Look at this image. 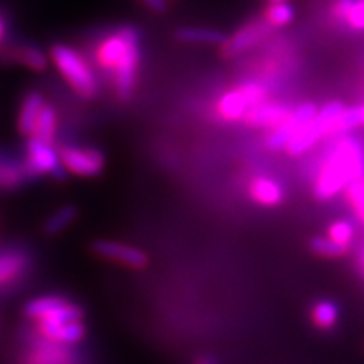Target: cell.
<instances>
[{
	"instance_id": "cb8c5ba5",
	"label": "cell",
	"mask_w": 364,
	"mask_h": 364,
	"mask_svg": "<svg viewBox=\"0 0 364 364\" xmlns=\"http://www.w3.org/2000/svg\"><path fill=\"white\" fill-rule=\"evenodd\" d=\"M56 344L54 348H44V349H36L33 356L27 359L29 364H73L70 354L63 349H59Z\"/></svg>"
},
{
	"instance_id": "83f0119b",
	"label": "cell",
	"mask_w": 364,
	"mask_h": 364,
	"mask_svg": "<svg viewBox=\"0 0 364 364\" xmlns=\"http://www.w3.org/2000/svg\"><path fill=\"white\" fill-rule=\"evenodd\" d=\"M22 177H24V172L19 167L0 164V186H16L22 181Z\"/></svg>"
},
{
	"instance_id": "e0dca14e",
	"label": "cell",
	"mask_w": 364,
	"mask_h": 364,
	"mask_svg": "<svg viewBox=\"0 0 364 364\" xmlns=\"http://www.w3.org/2000/svg\"><path fill=\"white\" fill-rule=\"evenodd\" d=\"M14 56H16V59L21 63V65L27 66L33 71H44L49 65V59H51L48 53H44L43 49H39L38 46H31V44L17 48L16 53H14Z\"/></svg>"
},
{
	"instance_id": "277c9868",
	"label": "cell",
	"mask_w": 364,
	"mask_h": 364,
	"mask_svg": "<svg viewBox=\"0 0 364 364\" xmlns=\"http://www.w3.org/2000/svg\"><path fill=\"white\" fill-rule=\"evenodd\" d=\"M344 110V103L338 102V100L326 103L324 107L318 108L316 118H314L311 124L295 136L292 142L287 145V152L294 157L302 156V154H306L309 149H312L318 140L324 139L326 135L338 132L339 120L341 117H343Z\"/></svg>"
},
{
	"instance_id": "4316f807",
	"label": "cell",
	"mask_w": 364,
	"mask_h": 364,
	"mask_svg": "<svg viewBox=\"0 0 364 364\" xmlns=\"http://www.w3.org/2000/svg\"><path fill=\"white\" fill-rule=\"evenodd\" d=\"M346 196H348L354 213H356L364 225V177L349 184L348 189H346Z\"/></svg>"
},
{
	"instance_id": "f1b7e54d",
	"label": "cell",
	"mask_w": 364,
	"mask_h": 364,
	"mask_svg": "<svg viewBox=\"0 0 364 364\" xmlns=\"http://www.w3.org/2000/svg\"><path fill=\"white\" fill-rule=\"evenodd\" d=\"M346 22H348L354 31H364V0H358V4L353 7V11L349 12Z\"/></svg>"
},
{
	"instance_id": "e575fe53",
	"label": "cell",
	"mask_w": 364,
	"mask_h": 364,
	"mask_svg": "<svg viewBox=\"0 0 364 364\" xmlns=\"http://www.w3.org/2000/svg\"><path fill=\"white\" fill-rule=\"evenodd\" d=\"M363 265H364V253H363Z\"/></svg>"
},
{
	"instance_id": "d4e9b609",
	"label": "cell",
	"mask_w": 364,
	"mask_h": 364,
	"mask_svg": "<svg viewBox=\"0 0 364 364\" xmlns=\"http://www.w3.org/2000/svg\"><path fill=\"white\" fill-rule=\"evenodd\" d=\"M327 236L331 240H334L336 243L351 248V243L354 240V226L346 220H338L331 223L329 228H327Z\"/></svg>"
},
{
	"instance_id": "3957f363",
	"label": "cell",
	"mask_w": 364,
	"mask_h": 364,
	"mask_svg": "<svg viewBox=\"0 0 364 364\" xmlns=\"http://www.w3.org/2000/svg\"><path fill=\"white\" fill-rule=\"evenodd\" d=\"M49 58H51L53 65L56 70L61 73L66 83L71 86L78 97L83 100H93L98 95V81L95 73L91 71L88 63L85 58L73 49L71 46L56 43L49 49Z\"/></svg>"
},
{
	"instance_id": "603a6c76",
	"label": "cell",
	"mask_w": 364,
	"mask_h": 364,
	"mask_svg": "<svg viewBox=\"0 0 364 364\" xmlns=\"http://www.w3.org/2000/svg\"><path fill=\"white\" fill-rule=\"evenodd\" d=\"M311 250L316 255H318V257L326 258H339L349 252L348 247L336 243L329 236H314L311 240Z\"/></svg>"
},
{
	"instance_id": "9a60e30c",
	"label": "cell",
	"mask_w": 364,
	"mask_h": 364,
	"mask_svg": "<svg viewBox=\"0 0 364 364\" xmlns=\"http://www.w3.org/2000/svg\"><path fill=\"white\" fill-rule=\"evenodd\" d=\"M250 196H252L253 201L262 204V206L273 208L284 201L285 193L279 182L270 179V177H257L250 184Z\"/></svg>"
},
{
	"instance_id": "5bb4252c",
	"label": "cell",
	"mask_w": 364,
	"mask_h": 364,
	"mask_svg": "<svg viewBox=\"0 0 364 364\" xmlns=\"http://www.w3.org/2000/svg\"><path fill=\"white\" fill-rule=\"evenodd\" d=\"M46 107L43 93L39 91H29L21 103L19 117H17V129L24 136H33L36 125Z\"/></svg>"
},
{
	"instance_id": "d6986e66",
	"label": "cell",
	"mask_w": 364,
	"mask_h": 364,
	"mask_svg": "<svg viewBox=\"0 0 364 364\" xmlns=\"http://www.w3.org/2000/svg\"><path fill=\"white\" fill-rule=\"evenodd\" d=\"M312 321L318 329H332L339 321V307L331 300H321L312 309Z\"/></svg>"
},
{
	"instance_id": "7402d4cb",
	"label": "cell",
	"mask_w": 364,
	"mask_h": 364,
	"mask_svg": "<svg viewBox=\"0 0 364 364\" xmlns=\"http://www.w3.org/2000/svg\"><path fill=\"white\" fill-rule=\"evenodd\" d=\"M78 216V211H76L75 206H63L59 208L54 215L46 221L44 231L48 235H58L61 233L63 230H66L68 226L71 225L73 221Z\"/></svg>"
},
{
	"instance_id": "7a4b0ae2",
	"label": "cell",
	"mask_w": 364,
	"mask_h": 364,
	"mask_svg": "<svg viewBox=\"0 0 364 364\" xmlns=\"http://www.w3.org/2000/svg\"><path fill=\"white\" fill-rule=\"evenodd\" d=\"M364 177V150L354 139H343L327 156L316 181L314 194L321 201H329L349 184Z\"/></svg>"
},
{
	"instance_id": "7c38bea8",
	"label": "cell",
	"mask_w": 364,
	"mask_h": 364,
	"mask_svg": "<svg viewBox=\"0 0 364 364\" xmlns=\"http://www.w3.org/2000/svg\"><path fill=\"white\" fill-rule=\"evenodd\" d=\"M290 110L289 107L284 103L279 102H262L258 103L257 107H253L247 115H245L243 120L247 122L248 125L257 127V129H277L289 118Z\"/></svg>"
},
{
	"instance_id": "ffe728a7",
	"label": "cell",
	"mask_w": 364,
	"mask_h": 364,
	"mask_svg": "<svg viewBox=\"0 0 364 364\" xmlns=\"http://www.w3.org/2000/svg\"><path fill=\"white\" fill-rule=\"evenodd\" d=\"M56 127H58V113L56 108L53 105L46 103L43 113H41L38 125H36L34 135L36 139L44 140V142L53 144L54 142V135H56Z\"/></svg>"
},
{
	"instance_id": "30bf717a",
	"label": "cell",
	"mask_w": 364,
	"mask_h": 364,
	"mask_svg": "<svg viewBox=\"0 0 364 364\" xmlns=\"http://www.w3.org/2000/svg\"><path fill=\"white\" fill-rule=\"evenodd\" d=\"M273 27L268 24L265 19H255L250 21L243 27H240L233 36L226 39V43L221 46L223 56L225 58H235L240 56L241 53L248 51L257 46L260 41H263L270 34Z\"/></svg>"
},
{
	"instance_id": "6da1fadb",
	"label": "cell",
	"mask_w": 364,
	"mask_h": 364,
	"mask_svg": "<svg viewBox=\"0 0 364 364\" xmlns=\"http://www.w3.org/2000/svg\"><path fill=\"white\" fill-rule=\"evenodd\" d=\"M140 41L136 27L120 26L100 44L97 51L98 65L112 71L115 93L122 102H130L135 93L142 59Z\"/></svg>"
},
{
	"instance_id": "8fae6325",
	"label": "cell",
	"mask_w": 364,
	"mask_h": 364,
	"mask_svg": "<svg viewBox=\"0 0 364 364\" xmlns=\"http://www.w3.org/2000/svg\"><path fill=\"white\" fill-rule=\"evenodd\" d=\"M95 253H98L100 257L107 258V260L122 263V265L130 267V268H144L147 265L149 258L145 252L140 248L130 247V245L118 243V241L112 240H100L93 243Z\"/></svg>"
},
{
	"instance_id": "d6a6232c",
	"label": "cell",
	"mask_w": 364,
	"mask_h": 364,
	"mask_svg": "<svg viewBox=\"0 0 364 364\" xmlns=\"http://www.w3.org/2000/svg\"><path fill=\"white\" fill-rule=\"evenodd\" d=\"M198 364H216V361L213 358H203Z\"/></svg>"
},
{
	"instance_id": "52a82bcc",
	"label": "cell",
	"mask_w": 364,
	"mask_h": 364,
	"mask_svg": "<svg viewBox=\"0 0 364 364\" xmlns=\"http://www.w3.org/2000/svg\"><path fill=\"white\" fill-rule=\"evenodd\" d=\"M317 112L318 108L316 103L312 102L300 103L297 108H294L292 113H290L289 118H287L284 124L270 132V135H268L265 140L267 147L272 150L287 149V145L292 142L295 136H297L300 132L306 129L314 118H316Z\"/></svg>"
},
{
	"instance_id": "4fadbf2b",
	"label": "cell",
	"mask_w": 364,
	"mask_h": 364,
	"mask_svg": "<svg viewBox=\"0 0 364 364\" xmlns=\"http://www.w3.org/2000/svg\"><path fill=\"white\" fill-rule=\"evenodd\" d=\"M39 334L53 344L70 346L80 343L85 338V324L81 321L61 322V324H49V322H38Z\"/></svg>"
},
{
	"instance_id": "ba28073f",
	"label": "cell",
	"mask_w": 364,
	"mask_h": 364,
	"mask_svg": "<svg viewBox=\"0 0 364 364\" xmlns=\"http://www.w3.org/2000/svg\"><path fill=\"white\" fill-rule=\"evenodd\" d=\"M27 150V172L31 174H49L58 179H63L66 174L65 166L61 162V154L53 147V144L29 136L26 145Z\"/></svg>"
},
{
	"instance_id": "8992f818",
	"label": "cell",
	"mask_w": 364,
	"mask_h": 364,
	"mask_svg": "<svg viewBox=\"0 0 364 364\" xmlns=\"http://www.w3.org/2000/svg\"><path fill=\"white\" fill-rule=\"evenodd\" d=\"M267 100V90L258 83L241 85L238 88L228 91L218 103V112L228 122H236Z\"/></svg>"
},
{
	"instance_id": "9c48e42d",
	"label": "cell",
	"mask_w": 364,
	"mask_h": 364,
	"mask_svg": "<svg viewBox=\"0 0 364 364\" xmlns=\"http://www.w3.org/2000/svg\"><path fill=\"white\" fill-rule=\"evenodd\" d=\"M68 172L81 177H95L105 169V156L98 149H81L66 145L59 150Z\"/></svg>"
},
{
	"instance_id": "f546056e",
	"label": "cell",
	"mask_w": 364,
	"mask_h": 364,
	"mask_svg": "<svg viewBox=\"0 0 364 364\" xmlns=\"http://www.w3.org/2000/svg\"><path fill=\"white\" fill-rule=\"evenodd\" d=\"M358 0H336L334 4V16L339 17V19L346 21L348 19L349 12L353 11V7L356 6Z\"/></svg>"
},
{
	"instance_id": "5b68a950",
	"label": "cell",
	"mask_w": 364,
	"mask_h": 364,
	"mask_svg": "<svg viewBox=\"0 0 364 364\" xmlns=\"http://www.w3.org/2000/svg\"><path fill=\"white\" fill-rule=\"evenodd\" d=\"M24 312L27 317L38 322H49V324H61V322L81 321L83 311L80 306L70 300L58 297V295H44L29 300L26 304Z\"/></svg>"
},
{
	"instance_id": "4dcf8cb0",
	"label": "cell",
	"mask_w": 364,
	"mask_h": 364,
	"mask_svg": "<svg viewBox=\"0 0 364 364\" xmlns=\"http://www.w3.org/2000/svg\"><path fill=\"white\" fill-rule=\"evenodd\" d=\"M140 2L144 4L145 7L150 9V11L157 12V14H162L167 11V7H169V0H140Z\"/></svg>"
},
{
	"instance_id": "484cf974",
	"label": "cell",
	"mask_w": 364,
	"mask_h": 364,
	"mask_svg": "<svg viewBox=\"0 0 364 364\" xmlns=\"http://www.w3.org/2000/svg\"><path fill=\"white\" fill-rule=\"evenodd\" d=\"M358 127H364V103L356 105V107L346 108L343 117H341L338 132L339 134H344V132H349L353 129H358Z\"/></svg>"
},
{
	"instance_id": "ac0fdd59",
	"label": "cell",
	"mask_w": 364,
	"mask_h": 364,
	"mask_svg": "<svg viewBox=\"0 0 364 364\" xmlns=\"http://www.w3.org/2000/svg\"><path fill=\"white\" fill-rule=\"evenodd\" d=\"M27 258L22 253L9 252L0 255V285L9 284L26 270Z\"/></svg>"
},
{
	"instance_id": "44dd1931",
	"label": "cell",
	"mask_w": 364,
	"mask_h": 364,
	"mask_svg": "<svg viewBox=\"0 0 364 364\" xmlns=\"http://www.w3.org/2000/svg\"><path fill=\"white\" fill-rule=\"evenodd\" d=\"M263 19L272 27H285L295 19V9L289 2H272Z\"/></svg>"
},
{
	"instance_id": "836d02e7",
	"label": "cell",
	"mask_w": 364,
	"mask_h": 364,
	"mask_svg": "<svg viewBox=\"0 0 364 364\" xmlns=\"http://www.w3.org/2000/svg\"><path fill=\"white\" fill-rule=\"evenodd\" d=\"M270 2H287V0H270Z\"/></svg>"
},
{
	"instance_id": "2e32d148",
	"label": "cell",
	"mask_w": 364,
	"mask_h": 364,
	"mask_svg": "<svg viewBox=\"0 0 364 364\" xmlns=\"http://www.w3.org/2000/svg\"><path fill=\"white\" fill-rule=\"evenodd\" d=\"M176 39L188 44H206V46H223L226 43L228 36L218 29L211 27L184 26L176 31Z\"/></svg>"
},
{
	"instance_id": "1f68e13d",
	"label": "cell",
	"mask_w": 364,
	"mask_h": 364,
	"mask_svg": "<svg viewBox=\"0 0 364 364\" xmlns=\"http://www.w3.org/2000/svg\"><path fill=\"white\" fill-rule=\"evenodd\" d=\"M6 33H7V24L6 21H4V17L0 16V44H2L4 38H6Z\"/></svg>"
}]
</instances>
